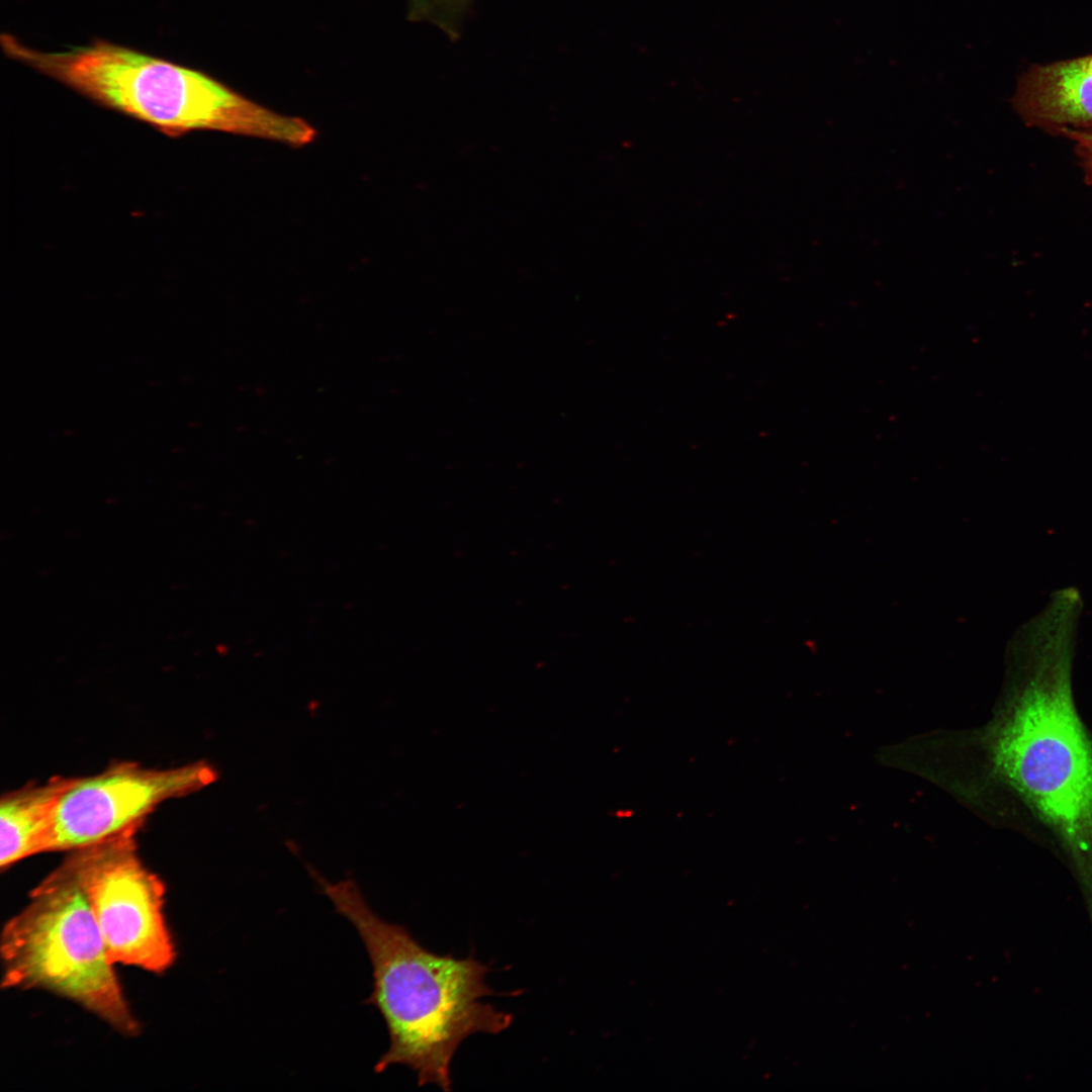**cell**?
Masks as SVG:
<instances>
[{
    "label": "cell",
    "instance_id": "3957f363",
    "mask_svg": "<svg viewBox=\"0 0 1092 1092\" xmlns=\"http://www.w3.org/2000/svg\"><path fill=\"white\" fill-rule=\"evenodd\" d=\"M4 55L105 108L179 138L214 130L302 147L316 130L274 112L200 70L104 39L64 51L28 47L0 35Z\"/></svg>",
    "mask_w": 1092,
    "mask_h": 1092
},
{
    "label": "cell",
    "instance_id": "9c48e42d",
    "mask_svg": "<svg viewBox=\"0 0 1092 1092\" xmlns=\"http://www.w3.org/2000/svg\"><path fill=\"white\" fill-rule=\"evenodd\" d=\"M470 0H414V15L429 18L454 36L456 25Z\"/></svg>",
    "mask_w": 1092,
    "mask_h": 1092
},
{
    "label": "cell",
    "instance_id": "30bf717a",
    "mask_svg": "<svg viewBox=\"0 0 1092 1092\" xmlns=\"http://www.w3.org/2000/svg\"><path fill=\"white\" fill-rule=\"evenodd\" d=\"M1085 161L1092 170V132L1077 135Z\"/></svg>",
    "mask_w": 1092,
    "mask_h": 1092
},
{
    "label": "cell",
    "instance_id": "5b68a950",
    "mask_svg": "<svg viewBox=\"0 0 1092 1092\" xmlns=\"http://www.w3.org/2000/svg\"><path fill=\"white\" fill-rule=\"evenodd\" d=\"M114 965L163 974L176 947L165 885L138 855L134 834L69 852Z\"/></svg>",
    "mask_w": 1092,
    "mask_h": 1092
},
{
    "label": "cell",
    "instance_id": "8992f818",
    "mask_svg": "<svg viewBox=\"0 0 1092 1092\" xmlns=\"http://www.w3.org/2000/svg\"><path fill=\"white\" fill-rule=\"evenodd\" d=\"M217 779L218 771L205 760L170 768L122 761L94 776L72 778L55 808L48 852H70L135 834L161 804L196 793Z\"/></svg>",
    "mask_w": 1092,
    "mask_h": 1092
},
{
    "label": "cell",
    "instance_id": "ba28073f",
    "mask_svg": "<svg viewBox=\"0 0 1092 1092\" xmlns=\"http://www.w3.org/2000/svg\"><path fill=\"white\" fill-rule=\"evenodd\" d=\"M72 778L55 777L41 785H27L0 800V868L48 852L58 800Z\"/></svg>",
    "mask_w": 1092,
    "mask_h": 1092
},
{
    "label": "cell",
    "instance_id": "52a82bcc",
    "mask_svg": "<svg viewBox=\"0 0 1092 1092\" xmlns=\"http://www.w3.org/2000/svg\"><path fill=\"white\" fill-rule=\"evenodd\" d=\"M1018 99L1025 113L1042 121H1092V56L1034 68Z\"/></svg>",
    "mask_w": 1092,
    "mask_h": 1092
},
{
    "label": "cell",
    "instance_id": "277c9868",
    "mask_svg": "<svg viewBox=\"0 0 1092 1092\" xmlns=\"http://www.w3.org/2000/svg\"><path fill=\"white\" fill-rule=\"evenodd\" d=\"M5 989L67 999L117 1032L141 1025L125 997L70 854L30 892L1 933Z\"/></svg>",
    "mask_w": 1092,
    "mask_h": 1092
},
{
    "label": "cell",
    "instance_id": "6da1fadb",
    "mask_svg": "<svg viewBox=\"0 0 1092 1092\" xmlns=\"http://www.w3.org/2000/svg\"><path fill=\"white\" fill-rule=\"evenodd\" d=\"M310 874L339 914L357 930L370 959L373 990L367 1004L381 1014L389 1048L374 1069H412L419 1086L451 1090L450 1065L461 1042L474 1033L497 1034L510 1013L482 1002L494 994L485 982L489 967L469 956L457 959L426 949L408 930L380 918L352 880L330 883Z\"/></svg>",
    "mask_w": 1092,
    "mask_h": 1092
},
{
    "label": "cell",
    "instance_id": "7a4b0ae2",
    "mask_svg": "<svg viewBox=\"0 0 1092 1092\" xmlns=\"http://www.w3.org/2000/svg\"><path fill=\"white\" fill-rule=\"evenodd\" d=\"M1026 663L982 735L991 777L1092 871V737L1074 703L1068 655L1051 649Z\"/></svg>",
    "mask_w": 1092,
    "mask_h": 1092
}]
</instances>
